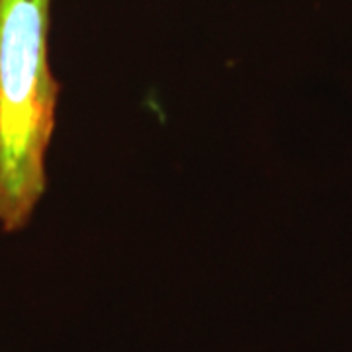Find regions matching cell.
Returning <instances> with one entry per match:
<instances>
[{
    "instance_id": "cell-1",
    "label": "cell",
    "mask_w": 352,
    "mask_h": 352,
    "mask_svg": "<svg viewBox=\"0 0 352 352\" xmlns=\"http://www.w3.org/2000/svg\"><path fill=\"white\" fill-rule=\"evenodd\" d=\"M51 0H0V229L28 227L45 194L59 80L50 65Z\"/></svg>"
}]
</instances>
